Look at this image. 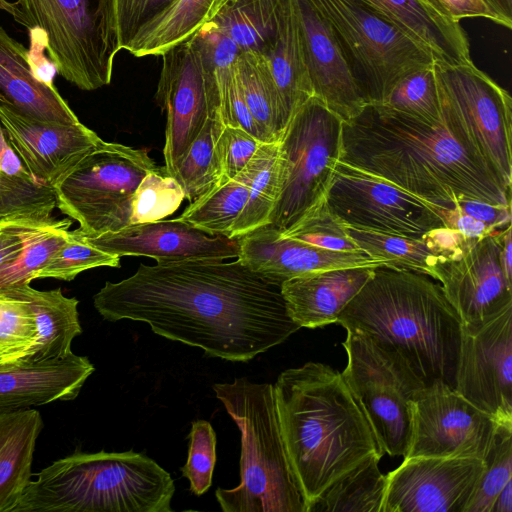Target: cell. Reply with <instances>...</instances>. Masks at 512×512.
<instances>
[{
	"label": "cell",
	"instance_id": "cell-1",
	"mask_svg": "<svg viewBox=\"0 0 512 512\" xmlns=\"http://www.w3.org/2000/svg\"><path fill=\"white\" fill-rule=\"evenodd\" d=\"M93 304L105 320L145 322L159 336L234 362L249 361L300 329L280 287L237 258L140 264L128 278L106 282Z\"/></svg>",
	"mask_w": 512,
	"mask_h": 512
},
{
	"label": "cell",
	"instance_id": "cell-2",
	"mask_svg": "<svg viewBox=\"0 0 512 512\" xmlns=\"http://www.w3.org/2000/svg\"><path fill=\"white\" fill-rule=\"evenodd\" d=\"M339 161L443 209L460 199L511 205V190L443 121L427 123L380 104L343 122Z\"/></svg>",
	"mask_w": 512,
	"mask_h": 512
},
{
	"label": "cell",
	"instance_id": "cell-3",
	"mask_svg": "<svg viewBox=\"0 0 512 512\" xmlns=\"http://www.w3.org/2000/svg\"><path fill=\"white\" fill-rule=\"evenodd\" d=\"M273 386L285 451L308 512L332 483L384 452L342 374L331 366L307 362L286 369Z\"/></svg>",
	"mask_w": 512,
	"mask_h": 512
},
{
	"label": "cell",
	"instance_id": "cell-4",
	"mask_svg": "<svg viewBox=\"0 0 512 512\" xmlns=\"http://www.w3.org/2000/svg\"><path fill=\"white\" fill-rule=\"evenodd\" d=\"M337 323L400 360L424 386L454 388L463 324L430 276L376 267Z\"/></svg>",
	"mask_w": 512,
	"mask_h": 512
},
{
	"label": "cell",
	"instance_id": "cell-5",
	"mask_svg": "<svg viewBox=\"0 0 512 512\" xmlns=\"http://www.w3.org/2000/svg\"><path fill=\"white\" fill-rule=\"evenodd\" d=\"M170 474L133 451L59 459L31 480L13 512H172Z\"/></svg>",
	"mask_w": 512,
	"mask_h": 512
},
{
	"label": "cell",
	"instance_id": "cell-6",
	"mask_svg": "<svg viewBox=\"0 0 512 512\" xmlns=\"http://www.w3.org/2000/svg\"><path fill=\"white\" fill-rule=\"evenodd\" d=\"M241 434L240 484L218 488L224 512H307L281 435L274 386L246 377L213 385Z\"/></svg>",
	"mask_w": 512,
	"mask_h": 512
},
{
	"label": "cell",
	"instance_id": "cell-7",
	"mask_svg": "<svg viewBox=\"0 0 512 512\" xmlns=\"http://www.w3.org/2000/svg\"><path fill=\"white\" fill-rule=\"evenodd\" d=\"M13 18L41 32L58 74L84 91L109 85L120 51L113 0H17Z\"/></svg>",
	"mask_w": 512,
	"mask_h": 512
},
{
	"label": "cell",
	"instance_id": "cell-8",
	"mask_svg": "<svg viewBox=\"0 0 512 512\" xmlns=\"http://www.w3.org/2000/svg\"><path fill=\"white\" fill-rule=\"evenodd\" d=\"M157 167L147 149L101 140L54 185L57 208L85 237L116 232L132 224L135 192Z\"/></svg>",
	"mask_w": 512,
	"mask_h": 512
},
{
	"label": "cell",
	"instance_id": "cell-9",
	"mask_svg": "<svg viewBox=\"0 0 512 512\" xmlns=\"http://www.w3.org/2000/svg\"><path fill=\"white\" fill-rule=\"evenodd\" d=\"M330 26L366 104H380L395 84L433 57L362 0H309Z\"/></svg>",
	"mask_w": 512,
	"mask_h": 512
},
{
	"label": "cell",
	"instance_id": "cell-10",
	"mask_svg": "<svg viewBox=\"0 0 512 512\" xmlns=\"http://www.w3.org/2000/svg\"><path fill=\"white\" fill-rule=\"evenodd\" d=\"M343 121L312 96L279 139L281 189L268 224L285 232L326 197L341 152Z\"/></svg>",
	"mask_w": 512,
	"mask_h": 512
},
{
	"label": "cell",
	"instance_id": "cell-11",
	"mask_svg": "<svg viewBox=\"0 0 512 512\" xmlns=\"http://www.w3.org/2000/svg\"><path fill=\"white\" fill-rule=\"evenodd\" d=\"M435 69L443 123L511 190L510 94L473 61L457 65L435 63Z\"/></svg>",
	"mask_w": 512,
	"mask_h": 512
},
{
	"label": "cell",
	"instance_id": "cell-12",
	"mask_svg": "<svg viewBox=\"0 0 512 512\" xmlns=\"http://www.w3.org/2000/svg\"><path fill=\"white\" fill-rule=\"evenodd\" d=\"M342 377L384 454L405 456L411 438V401L424 385L371 340L347 332Z\"/></svg>",
	"mask_w": 512,
	"mask_h": 512
},
{
	"label": "cell",
	"instance_id": "cell-13",
	"mask_svg": "<svg viewBox=\"0 0 512 512\" xmlns=\"http://www.w3.org/2000/svg\"><path fill=\"white\" fill-rule=\"evenodd\" d=\"M326 202L346 226L356 229L418 238L446 227L441 214L443 208L340 161Z\"/></svg>",
	"mask_w": 512,
	"mask_h": 512
},
{
	"label": "cell",
	"instance_id": "cell-14",
	"mask_svg": "<svg viewBox=\"0 0 512 512\" xmlns=\"http://www.w3.org/2000/svg\"><path fill=\"white\" fill-rule=\"evenodd\" d=\"M155 98L166 111L164 168L172 176L206 122L221 121L215 75L191 38L162 55Z\"/></svg>",
	"mask_w": 512,
	"mask_h": 512
},
{
	"label": "cell",
	"instance_id": "cell-15",
	"mask_svg": "<svg viewBox=\"0 0 512 512\" xmlns=\"http://www.w3.org/2000/svg\"><path fill=\"white\" fill-rule=\"evenodd\" d=\"M411 438L403 457L484 460L500 424L444 382L422 387L411 401Z\"/></svg>",
	"mask_w": 512,
	"mask_h": 512
},
{
	"label": "cell",
	"instance_id": "cell-16",
	"mask_svg": "<svg viewBox=\"0 0 512 512\" xmlns=\"http://www.w3.org/2000/svg\"><path fill=\"white\" fill-rule=\"evenodd\" d=\"M454 389L512 427V307L479 327H463Z\"/></svg>",
	"mask_w": 512,
	"mask_h": 512
},
{
	"label": "cell",
	"instance_id": "cell-17",
	"mask_svg": "<svg viewBox=\"0 0 512 512\" xmlns=\"http://www.w3.org/2000/svg\"><path fill=\"white\" fill-rule=\"evenodd\" d=\"M484 468L478 458H405L386 475L382 512H464Z\"/></svg>",
	"mask_w": 512,
	"mask_h": 512
},
{
	"label": "cell",
	"instance_id": "cell-18",
	"mask_svg": "<svg viewBox=\"0 0 512 512\" xmlns=\"http://www.w3.org/2000/svg\"><path fill=\"white\" fill-rule=\"evenodd\" d=\"M504 229L477 240L436 270L435 280L465 328L479 327L512 307V282L499 259Z\"/></svg>",
	"mask_w": 512,
	"mask_h": 512
},
{
	"label": "cell",
	"instance_id": "cell-19",
	"mask_svg": "<svg viewBox=\"0 0 512 512\" xmlns=\"http://www.w3.org/2000/svg\"><path fill=\"white\" fill-rule=\"evenodd\" d=\"M0 126L27 171L52 187L102 140L81 122L41 121L4 105Z\"/></svg>",
	"mask_w": 512,
	"mask_h": 512
},
{
	"label": "cell",
	"instance_id": "cell-20",
	"mask_svg": "<svg viewBox=\"0 0 512 512\" xmlns=\"http://www.w3.org/2000/svg\"><path fill=\"white\" fill-rule=\"evenodd\" d=\"M83 237L106 253L118 257L146 256L157 263L225 260L237 258L239 254L238 238L207 233L179 217L131 224L116 232Z\"/></svg>",
	"mask_w": 512,
	"mask_h": 512
},
{
	"label": "cell",
	"instance_id": "cell-21",
	"mask_svg": "<svg viewBox=\"0 0 512 512\" xmlns=\"http://www.w3.org/2000/svg\"><path fill=\"white\" fill-rule=\"evenodd\" d=\"M237 259L266 282L280 287L289 279L331 269L385 265L364 251H334L285 236L266 224L241 237Z\"/></svg>",
	"mask_w": 512,
	"mask_h": 512
},
{
	"label": "cell",
	"instance_id": "cell-22",
	"mask_svg": "<svg viewBox=\"0 0 512 512\" xmlns=\"http://www.w3.org/2000/svg\"><path fill=\"white\" fill-rule=\"evenodd\" d=\"M305 63L313 96L343 122L367 105L325 19L309 0H295Z\"/></svg>",
	"mask_w": 512,
	"mask_h": 512
},
{
	"label": "cell",
	"instance_id": "cell-23",
	"mask_svg": "<svg viewBox=\"0 0 512 512\" xmlns=\"http://www.w3.org/2000/svg\"><path fill=\"white\" fill-rule=\"evenodd\" d=\"M375 268H338L284 281L280 292L289 317L300 328H317L337 322L340 313L371 278Z\"/></svg>",
	"mask_w": 512,
	"mask_h": 512
},
{
	"label": "cell",
	"instance_id": "cell-24",
	"mask_svg": "<svg viewBox=\"0 0 512 512\" xmlns=\"http://www.w3.org/2000/svg\"><path fill=\"white\" fill-rule=\"evenodd\" d=\"M0 105L41 121L80 122L53 84L38 77L28 50L1 26Z\"/></svg>",
	"mask_w": 512,
	"mask_h": 512
},
{
	"label": "cell",
	"instance_id": "cell-25",
	"mask_svg": "<svg viewBox=\"0 0 512 512\" xmlns=\"http://www.w3.org/2000/svg\"><path fill=\"white\" fill-rule=\"evenodd\" d=\"M94 366L74 353L61 361L0 369V409H18L75 399Z\"/></svg>",
	"mask_w": 512,
	"mask_h": 512
},
{
	"label": "cell",
	"instance_id": "cell-26",
	"mask_svg": "<svg viewBox=\"0 0 512 512\" xmlns=\"http://www.w3.org/2000/svg\"><path fill=\"white\" fill-rule=\"evenodd\" d=\"M357 246L385 266L422 273L435 279L437 268L452 260L479 239L464 237L447 227L411 238L361 230L346 226Z\"/></svg>",
	"mask_w": 512,
	"mask_h": 512
},
{
	"label": "cell",
	"instance_id": "cell-27",
	"mask_svg": "<svg viewBox=\"0 0 512 512\" xmlns=\"http://www.w3.org/2000/svg\"><path fill=\"white\" fill-rule=\"evenodd\" d=\"M423 47L441 65L472 62L459 22L442 18L420 0H362Z\"/></svg>",
	"mask_w": 512,
	"mask_h": 512
},
{
	"label": "cell",
	"instance_id": "cell-28",
	"mask_svg": "<svg viewBox=\"0 0 512 512\" xmlns=\"http://www.w3.org/2000/svg\"><path fill=\"white\" fill-rule=\"evenodd\" d=\"M31 306L37 323V341L19 365L61 361L71 355L73 339L82 333L75 297H66L60 288L39 291L24 283L2 289Z\"/></svg>",
	"mask_w": 512,
	"mask_h": 512
},
{
	"label": "cell",
	"instance_id": "cell-29",
	"mask_svg": "<svg viewBox=\"0 0 512 512\" xmlns=\"http://www.w3.org/2000/svg\"><path fill=\"white\" fill-rule=\"evenodd\" d=\"M42 426L39 411L32 407L0 409V512H13L31 481Z\"/></svg>",
	"mask_w": 512,
	"mask_h": 512
},
{
	"label": "cell",
	"instance_id": "cell-30",
	"mask_svg": "<svg viewBox=\"0 0 512 512\" xmlns=\"http://www.w3.org/2000/svg\"><path fill=\"white\" fill-rule=\"evenodd\" d=\"M264 55L289 121L294 112L313 96L301 43L295 0L287 1L279 34L273 46Z\"/></svg>",
	"mask_w": 512,
	"mask_h": 512
},
{
	"label": "cell",
	"instance_id": "cell-31",
	"mask_svg": "<svg viewBox=\"0 0 512 512\" xmlns=\"http://www.w3.org/2000/svg\"><path fill=\"white\" fill-rule=\"evenodd\" d=\"M226 0H177L150 22L126 51L135 57L162 56L188 41Z\"/></svg>",
	"mask_w": 512,
	"mask_h": 512
},
{
	"label": "cell",
	"instance_id": "cell-32",
	"mask_svg": "<svg viewBox=\"0 0 512 512\" xmlns=\"http://www.w3.org/2000/svg\"><path fill=\"white\" fill-rule=\"evenodd\" d=\"M57 208L54 188L36 180L8 143L0 126V219H49Z\"/></svg>",
	"mask_w": 512,
	"mask_h": 512
},
{
	"label": "cell",
	"instance_id": "cell-33",
	"mask_svg": "<svg viewBox=\"0 0 512 512\" xmlns=\"http://www.w3.org/2000/svg\"><path fill=\"white\" fill-rule=\"evenodd\" d=\"M288 0H227L210 20L242 51L265 54L279 34Z\"/></svg>",
	"mask_w": 512,
	"mask_h": 512
},
{
	"label": "cell",
	"instance_id": "cell-34",
	"mask_svg": "<svg viewBox=\"0 0 512 512\" xmlns=\"http://www.w3.org/2000/svg\"><path fill=\"white\" fill-rule=\"evenodd\" d=\"M235 68L254 120L269 142L279 140L288 118L267 58L257 51H242Z\"/></svg>",
	"mask_w": 512,
	"mask_h": 512
},
{
	"label": "cell",
	"instance_id": "cell-35",
	"mask_svg": "<svg viewBox=\"0 0 512 512\" xmlns=\"http://www.w3.org/2000/svg\"><path fill=\"white\" fill-rule=\"evenodd\" d=\"M373 455L332 483L308 512H382L386 475Z\"/></svg>",
	"mask_w": 512,
	"mask_h": 512
},
{
	"label": "cell",
	"instance_id": "cell-36",
	"mask_svg": "<svg viewBox=\"0 0 512 512\" xmlns=\"http://www.w3.org/2000/svg\"><path fill=\"white\" fill-rule=\"evenodd\" d=\"M246 167L250 174L248 198L230 231V238L241 237L268 224L281 189L279 140L263 142Z\"/></svg>",
	"mask_w": 512,
	"mask_h": 512
},
{
	"label": "cell",
	"instance_id": "cell-37",
	"mask_svg": "<svg viewBox=\"0 0 512 512\" xmlns=\"http://www.w3.org/2000/svg\"><path fill=\"white\" fill-rule=\"evenodd\" d=\"M249 185L250 174L245 167L235 178L190 202L179 218L207 233L229 237L246 204Z\"/></svg>",
	"mask_w": 512,
	"mask_h": 512
},
{
	"label": "cell",
	"instance_id": "cell-38",
	"mask_svg": "<svg viewBox=\"0 0 512 512\" xmlns=\"http://www.w3.org/2000/svg\"><path fill=\"white\" fill-rule=\"evenodd\" d=\"M223 127L221 121L209 119L172 175L190 202L225 182L216 152V141Z\"/></svg>",
	"mask_w": 512,
	"mask_h": 512
},
{
	"label": "cell",
	"instance_id": "cell-39",
	"mask_svg": "<svg viewBox=\"0 0 512 512\" xmlns=\"http://www.w3.org/2000/svg\"><path fill=\"white\" fill-rule=\"evenodd\" d=\"M73 220L68 218L49 221L36 228L28 237L25 247L12 261L0 265V290L30 283L64 243Z\"/></svg>",
	"mask_w": 512,
	"mask_h": 512
},
{
	"label": "cell",
	"instance_id": "cell-40",
	"mask_svg": "<svg viewBox=\"0 0 512 512\" xmlns=\"http://www.w3.org/2000/svg\"><path fill=\"white\" fill-rule=\"evenodd\" d=\"M380 105L427 123L441 122L435 62L401 78Z\"/></svg>",
	"mask_w": 512,
	"mask_h": 512
},
{
	"label": "cell",
	"instance_id": "cell-41",
	"mask_svg": "<svg viewBox=\"0 0 512 512\" xmlns=\"http://www.w3.org/2000/svg\"><path fill=\"white\" fill-rule=\"evenodd\" d=\"M37 323L29 303L0 291V358L4 366L19 365L37 341Z\"/></svg>",
	"mask_w": 512,
	"mask_h": 512
},
{
	"label": "cell",
	"instance_id": "cell-42",
	"mask_svg": "<svg viewBox=\"0 0 512 512\" xmlns=\"http://www.w3.org/2000/svg\"><path fill=\"white\" fill-rule=\"evenodd\" d=\"M105 266L120 267V257L91 245L78 229L68 230L64 243L36 273L35 279L54 278L71 281L83 271Z\"/></svg>",
	"mask_w": 512,
	"mask_h": 512
},
{
	"label": "cell",
	"instance_id": "cell-43",
	"mask_svg": "<svg viewBox=\"0 0 512 512\" xmlns=\"http://www.w3.org/2000/svg\"><path fill=\"white\" fill-rule=\"evenodd\" d=\"M484 463V471L464 512H491L499 493L512 481V427H499Z\"/></svg>",
	"mask_w": 512,
	"mask_h": 512
},
{
	"label": "cell",
	"instance_id": "cell-44",
	"mask_svg": "<svg viewBox=\"0 0 512 512\" xmlns=\"http://www.w3.org/2000/svg\"><path fill=\"white\" fill-rule=\"evenodd\" d=\"M184 199L180 185L164 166H158L143 178L135 192L132 224L162 220L173 214Z\"/></svg>",
	"mask_w": 512,
	"mask_h": 512
},
{
	"label": "cell",
	"instance_id": "cell-45",
	"mask_svg": "<svg viewBox=\"0 0 512 512\" xmlns=\"http://www.w3.org/2000/svg\"><path fill=\"white\" fill-rule=\"evenodd\" d=\"M281 233L324 249L346 252L361 250L347 234L346 225L328 207L326 197Z\"/></svg>",
	"mask_w": 512,
	"mask_h": 512
},
{
	"label": "cell",
	"instance_id": "cell-46",
	"mask_svg": "<svg viewBox=\"0 0 512 512\" xmlns=\"http://www.w3.org/2000/svg\"><path fill=\"white\" fill-rule=\"evenodd\" d=\"M187 461L181 467L182 475L190 482V491L201 496L212 485L216 463V434L206 420L192 422Z\"/></svg>",
	"mask_w": 512,
	"mask_h": 512
},
{
	"label": "cell",
	"instance_id": "cell-47",
	"mask_svg": "<svg viewBox=\"0 0 512 512\" xmlns=\"http://www.w3.org/2000/svg\"><path fill=\"white\" fill-rule=\"evenodd\" d=\"M220 98V115L224 126L242 128L261 142H269L254 120L242 93L235 63L214 71Z\"/></svg>",
	"mask_w": 512,
	"mask_h": 512
},
{
	"label": "cell",
	"instance_id": "cell-48",
	"mask_svg": "<svg viewBox=\"0 0 512 512\" xmlns=\"http://www.w3.org/2000/svg\"><path fill=\"white\" fill-rule=\"evenodd\" d=\"M177 0H113L120 50H127L136 36Z\"/></svg>",
	"mask_w": 512,
	"mask_h": 512
},
{
	"label": "cell",
	"instance_id": "cell-49",
	"mask_svg": "<svg viewBox=\"0 0 512 512\" xmlns=\"http://www.w3.org/2000/svg\"><path fill=\"white\" fill-rule=\"evenodd\" d=\"M262 143L242 128L224 126L216 141L223 180L235 178L247 166Z\"/></svg>",
	"mask_w": 512,
	"mask_h": 512
},
{
	"label": "cell",
	"instance_id": "cell-50",
	"mask_svg": "<svg viewBox=\"0 0 512 512\" xmlns=\"http://www.w3.org/2000/svg\"><path fill=\"white\" fill-rule=\"evenodd\" d=\"M191 39L196 44L205 65L214 71L232 66L242 50L211 21L204 24Z\"/></svg>",
	"mask_w": 512,
	"mask_h": 512
},
{
	"label": "cell",
	"instance_id": "cell-51",
	"mask_svg": "<svg viewBox=\"0 0 512 512\" xmlns=\"http://www.w3.org/2000/svg\"><path fill=\"white\" fill-rule=\"evenodd\" d=\"M442 18L459 22L466 18H483L511 29L486 0H420Z\"/></svg>",
	"mask_w": 512,
	"mask_h": 512
},
{
	"label": "cell",
	"instance_id": "cell-52",
	"mask_svg": "<svg viewBox=\"0 0 512 512\" xmlns=\"http://www.w3.org/2000/svg\"><path fill=\"white\" fill-rule=\"evenodd\" d=\"M51 218L44 220L25 217L0 219V265L15 259L25 247L29 235Z\"/></svg>",
	"mask_w": 512,
	"mask_h": 512
},
{
	"label": "cell",
	"instance_id": "cell-53",
	"mask_svg": "<svg viewBox=\"0 0 512 512\" xmlns=\"http://www.w3.org/2000/svg\"><path fill=\"white\" fill-rule=\"evenodd\" d=\"M454 207L495 230L511 225V205H495L478 200L460 199Z\"/></svg>",
	"mask_w": 512,
	"mask_h": 512
},
{
	"label": "cell",
	"instance_id": "cell-54",
	"mask_svg": "<svg viewBox=\"0 0 512 512\" xmlns=\"http://www.w3.org/2000/svg\"><path fill=\"white\" fill-rule=\"evenodd\" d=\"M441 214L447 228L459 232L471 239H481L496 231L494 228L479 221L458 208L442 209Z\"/></svg>",
	"mask_w": 512,
	"mask_h": 512
},
{
	"label": "cell",
	"instance_id": "cell-55",
	"mask_svg": "<svg viewBox=\"0 0 512 512\" xmlns=\"http://www.w3.org/2000/svg\"><path fill=\"white\" fill-rule=\"evenodd\" d=\"M511 225L507 226L502 235L499 259L506 278L512 282V234Z\"/></svg>",
	"mask_w": 512,
	"mask_h": 512
},
{
	"label": "cell",
	"instance_id": "cell-56",
	"mask_svg": "<svg viewBox=\"0 0 512 512\" xmlns=\"http://www.w3.org/2000/svg\"><path fill=\"white\" fill-rule=\"evenodd\" d=\"M491 512H512V481L499 493Z\"/></svg>",
	"mask_w": 512,
	"mask_h": 512
},
{
	"label": "cell",
	"instance_id": "cell-57",
	"mask_svg": "<svg viewBox=\"0 0 512 512\" xmlns=\"http://www.w3.org/2000/svg\"><path fill=\"white\" fill-rule=\"evenodd\" d=\"M487 3L512 27V0H486Z\"/></svg>",
	"mask_w": 512,
	"mask_h": 512
},
{
	"label": "cell",
	"instance_id": "cell-58",
	"mask_svg": "<svg viewBox=\"0 0 512 512\" xmlns=\"http://www.w3.org/2000/svg\"><path fill=\"white\" fill-rule=\"evenodd\" d=\"M0 11H4L13 16L14 4L9 2L8 0H0Z\"/></svg>",
	"mask_w": 512,
	"mask_h": 512
},
{
	"label": "cell",
	"instance_id": "cell-59",
	"mask_svg": "<svg viewBox=\"0 0 512 512\" xmlns=\"http://www.w3.org/2000/svg\"><path fill=\"white\" fill-rule=\"evenodd\" d=\"M5 367H6V366H4V365H3L2 360H1V358H0V369H1V368H5Z\"/></svg>",
	"mask_w": 512,
	"mask_h": 512
},
{
	"label": "cell",
	"instance_id": "cell-60",
	"mask_svg": "<svg viewBox=\"0 0 512 512\" xmlns=\"http://www.w3.org/2000/svg\"><path fill=\"white\" fill-rule=\"evenodd\" d=\"M227 1V0H226Z\"/></svg>",
	"mask_w": 512,
	"mask_h": 512
}]
</instances>
